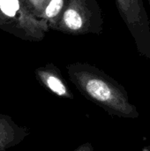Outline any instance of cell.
<instances>
[{"instance_id": "cell-1", "label": "cell", "mask_w": 150, "mask_h": 151, "mask_svg": "<svg viewBox=\"0 0 150 151\" xmlns=\"http://www.w3.org/2000/svg\"><path fill=\"white\" fill-rule=\"evenodd\" d=\"M68 75L78 90L110 115L137 118L136 108L130 104L126 89L103 71L88 65L68 66Z\"/></svg>"}, {"instance_id": "cell-2", "label": "cell", "mask_w": 150, "mask_h": 151, "mask_svg": "<svg viewBox=\"0 0 150 151\" xmlns=\"http://www.w3.org/2000/svg\"><path fill=\"white\" fill-rule=\"evenodd\" d=\"M115 3L138 53L150 61V21L143 0H115Z\"/></svg>"}, {"instance_id": "cell-3", "label": "cell", "mask_w": 150, "mask_h": 151, "mask_svg": "<svg viewBox=\"0 0 150 151\" xmlns=\"http://www.w3.org/2000/svg\"><path fill=\"white\" fill-rule=\"evenodd\" d=\"M29 134L28 128L19 126L10 116L0 114V151L19 145Z\"/></svg>"}, {"instance_id": "cell-4", "label": "cell", "mask_w": 150, "mask_h": 151, "mask_svg": "<svg viewBox=\"0 0 150 151\" xmlns=\"http://www.w3.org/2000/svg\"><path fill=\"white\" fill-rule=\"evenodd\" d=\"M39 81L55 96L66 99H73V95L62 79L60 73L52 68H42L35 72Z\"/></svg>"}, {"instance_id": "cell-5", "label": "cell", "mask_w": 150, "mask_h": 151, "mask_svg": "<svg viewBox=\"0 0 150 151\" xmlns=\"http://www.w3.org/2000/svg\"><path fill=\"white\" fill-rule=\"evenodd\" d=\"M19 9V0H0V10L8 17H14Z\"/></svg>"}, {"instance_id": "cell-6", "label": "cell", "mask_w": 150, "mask_h": 151, "mask_svg": "<svg viewBox=\"0 0 150 151\" xmlns=\"http://www.w3.org/2000/svg\"><path fill=\"white\" fill-rule=\"evenodd\" d=\"M64 6V0H50L45 9V16L47 18H53L59 14Z\"/></svg>"}, {"instance_id": "cell-7", "label": "cell", "mask_w": 150, "mask_h": 151, "mask_svg": "<svg viewBox=\"0 0 150 151\" xmlns=\"http://www.w3.org/2000/svg\"><path fill=\"white\" fill-rule=\"evenodd\" d=\"M73 151H95L94 150V147L90 142H86L83 143L81 145H80L76 150Z\"/></svg>"}, {"instance_id": "cell-8", "label": "cell", "mask_w": 150, "mask_h": 151, "mask_svg": "<svg viewBox=\"0 0 150 151\" xmlns=\"http://www.w3.org/2000/svg\"><path fill=\"white\" fill-rule=\"evenodd\" d=\"M149 1V6H150V0H148Z\"/></svg>"}]
</instances>
